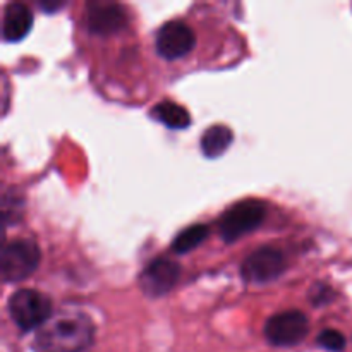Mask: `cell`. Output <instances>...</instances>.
Masks as SVG:
<instances>
[{"label":"cell","mask_w":352,"mask_h":352,"mask_svg":"<svg viewBox=\"0 0 352 352\" xmlns=\"http://www.w3.org/2000/svg\"><path fill=\"white\" fill-rule=\"evenodd\" d=\"M95 337V325L86 313L60 309L52 315L34 337L36 352H82Z\"/></svg>","instance_id":"cell-1"},{"label":"cell","mask_w":352,"mask_h":352,"mask_svg":"<svg viewBox=\"0 0 352 352\" xmlns=\"http://www.w3.org/2000/svg\"><path fill=\"white\" fill-rule=\"evenodd\" d=\"M9 313L21 330L40 329L52 316V302L41 292L21 289L9 299Z\"/></svg>","instance_id":"cell-2"},{"label":"cell","mask_w":352,"mask_h":352,"mask_svg":"<svg viewBox=\"0 0 352 352\" xmlns=\"http://www.w3.org/2000/svg\"><path fill=\"white\" fill-rule=\"evenodd\" d=\"M267 217V206L256 199L236 203L230 206L220 220V234L227 243L246 236L251 230L258 229Z\"/></svg>","instance_id":"cell-3"},{"label":"cell","mask_w":352,"mask_h":352,"mask_svg":"<svg viewBox=\"0 0 352 352\" xmlns=\"http://www.w3.org/2000/svg\"><path fill=\"white\" fill-rule=\"evenodd\" d=\"M40 263V250L30 239H17L2 251V277L6 282H17L30 277Z\"/></svg>","instance_id":"cell-4"},{"label":"cell","mask_w":352,"mask_h":352,"mask_svg":"<svg viewBox=\"0 0 352 352\" xmlns=\"http://www.w3.org/2000/svg\"><path fill=\"white\" fill-rule=\"evenodd\" d=\"M308 318L298 309L282 311L268 318L265 323V337L270 344L278 347L296 346L308 336Z\"/></svg>","instance_id":"cell-5"},{"label":"cell","mask_w":352,"mask_h":352,"mask_svg":"<svg viewBox=\"0 0 352 352\" xmlns=\"http://www.w3.org/2000/svg\"><path fill=\"white\" fill-rule=\"evenodd\" d=\"M285 270V256L275 248H260L244 260L241 267L244 280L248 282H268L277 278Z\"/></svg>","instance_id":"cell-6"},{"label":"cell","mask_w":352,"mask_h":352,"mask_svg":"<svg viewBox=\"0 0 352 352\" xmlns=\"http://www.w3.org/2000/svg\"><path fill=\"white\" fill-rule=\"evenodd\" d=\"M157 52L167 60L184 57L195 47V33L182 21H168L157 33Z\"/></svg>","instance_id":"cell-7"},{"label":"cell","mask_w":352,"mask_h":352,"mask_svg":"<svg viewBox=\"0 0 352 352\" xmlns=\"http://www.w3.org/2000/svg\"><path fill=\"white\" fill-rule=\"evenodd\" d=\"M179 274H181V267L175 261L158 258L144 268L140 277V285L148 296L158 298V296L167 294L177 284Z\"/></svg>","instance_id":"cell-8"},{"label":"cell","mask_w":352,"mask_h":352,"mask_svg":"<svg viewBox=\"0 0 352 352\" xmlns=\"http://www.w3.org/2000/svg\"><path fill=\"white\" fill-rule=\"evenodd\" d=\"M88 30L95 34H113L127 24V12L113 2H91L86 10Z\"/></svg>","instance_id":"cell-9"},{"label":"cell","mask_w":352,"mask_h":352,"mask_svg":"<svg viewBox=\"0 0 352 352\" xmlns=\"http://www.w3.org/2000/svg\"><path fill=\"white\" fill-rule=\"evenodd\" d=\"M33 26V14L24 3H9L3 10L2 36L6 41H19L30 33Z\"/></svg>","instance_id":"cell-10"},{"label":"cell","mask_w":352,"mask_h":352,"mask_svg":"<svg viewBox=\"0 0 352 352\" xmlns=\"http://www.w3.org/2000/svg\"><path fill=\"white\" fill-rule=\"evenodd\" d=\"M232 140V131L229 127L223 126V124H215L203 133L201 150L210 158L220 157L230 146Z\"/></svg>","instance_id":"cell-11"},{"label":"cell","mask_w":352,"mask_h":352,"mask_svg":"<svg viewBox=\"0 0 352 352\" xmlns=\"http://www.w3.org/2000/svg\"><path fill=\"white\" fill-rule=\"evenodd\" d=\"M151 116L158 120V122L165 124L167 127L172 129H184L191 122V116L188 113V110L184 107L177 105L174 102H165L157 103V105L151 109Z\"/></svg>","instance_id":"cell-12"},{"label":"cell","mask_w":352,"mask_h":352,"mask_svg":"<svg viewBox=\"0 0 352 352\" xmlns=\"http://www.w3.org/2000/svg\"><path fill=\"white\" fill-rule=\"evenodd\" d=\"M206 237H208V227L203 226V223H196V226H191L179 232V236L172 243V250L179 254L189 253L195 248H198Z\"/></svg>","instance_id":"cell-13"},{"label":"cell","mask_w":352,"mask_h":352,"mask_svg":"<svg viewBox=\"0 0 352 352\" xmlns=\"http://www.w3.org/2000/svg\"><path fill=\"white\" fill-rule=\"evenodd\" d=\"M318 346L330 352H340L346 347V339L337 330L327 329L318 336Z\"/></svg>","instance_id":"cell-14"},{"label":"cell","mask_w":352,"mask_h":352,"mask_svg":"<svg viewBox=\"0 0 352 352\" xmlns=\"http://www.w3.org/2000/svg\"><path fill=\"white\" fill-rule=\"evenodd\" d=\"M40 6L47 10H57L58 7L64 6V2H47V0H45V2H41Z\"/></svg>","instance_id":"cell-15"}]
</instances>
